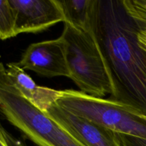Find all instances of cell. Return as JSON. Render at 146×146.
Listing matches in <instances>:
<instances>
[{
    "label": "cell",
    "mask_w": 146,
    "mask_h": 146,
    "mask_svg": "<svg viewBox=\"0 0 146 146\" xmlns=\"http://www.w3.org/2000/svg\"><path fill=\"white\" fill-rule=\"evenodd\" d=\"M16 36L15 14L9 0L0 1V39Z\"/></svg>",
    "instance_id": "30bf717a"
},
{
    "label": "cell",
    "mask_w": 146,
    "mask_h": 146,
    "mask_svg": "<svg viewBox=\"0 0 146 146\" xmlns=\"http://www.w3.org/2000/svg\"><path fill=\"white\" fill-rule=\"evenodd\" d=\"M9 3L15 14L16 36L40 32L64 22L57 0H9Z\"/></svg>",
    "instance_id": "8992f818"
},
{
    "label": "cell",
    "mask_w": 146,
    "mask_h": 146,
    "mask_svg": "<svg viewBox=\"0 0 146 146\" xmlns=\"http://www.w3.org/2000/svg\"><path fill=\"white\" fill-rule=\"evenodd\" d=\"M56 104L73 115L117 133L146 139L145 117L111 98L94 97L76 90H63Z\"/></svg>",
    "instance_id": "277c9868"
},
{
    "label": "cell",
    "mask_w": 146,
    "mask_h": 146,
    "mask_svg": "<svg viewBox=\"0 0 146 146\" xmlns=\"http://www.w3.org/2000/svg\"><path fill=\"white\" fill-rule=\"evenodd\" d=\"M123 2L138 28L146 31V0H123Z\"/></svg>",
    "instance_id": "8fae6325"
},
{
    "label": "cell",
    "mask_w": 146,
    "mask_h": 146,
    "mask_svg": "<svg viewBox=\"0 0 146 146\" xmlns=\"http://www.w3.org/2000/svg\"><path fill=\"white\" fill-rule=\"evenodd\" d=\"M3 127L0 124V146H9L3 133Z\"/></svg>",
    "instance_id": "9a60e30c"
},
{
    "label": "cell",
    "mask_w": 146,
    "mask_h": 146,
    "mask_svg": "<svg viewBox=\"0 0 146 146\" xmlns=\"http://www.w3.org/2000/svg\"><path fill=\"white\" fill-rule=\"evenodd\" d=\"M138 42L140 46L146 52V31L143 29H140L138 28V34H137Z\"/></svg>",
    "instance_id": "5bb4252c"
},
{
    "label": "cell",
    "mask_w": 146,
    "mask_h": 146,
    "mask_svg": "<svg viewBox=\"0 0 146 146\" xmlns=\"http://www.w3.org/2000/svg\"><path fill=\"white\" fill-rule=\"evenodd\" d=\"M17 65L37 75L47 78L65 76L70 78L66 58V46L64 38L33 43L28 46Z\"/></svg>",
    "instance_id": "5b68a950"
},
{
    "label": "cell",
    "mask_w": 146,
    "mask_h": 146,
    "mask_svg": "<svg viewBox=\"0 0 146 146\" xmlns=\"http://www.w3.org/2000/svg\"><path fill=\"white\" fill-rule=\"evenodd\" d=\"M0 111L36 145L86 146L24 98L11 82L2 63H0Z\"/></svg>",
    "instance_id": "7a4b0ae2"
},
{
    "label": "cell",
    "mask_w": 146,
    "mask_h": 146,
    "mask_svg": "<svg viewBox=\"0 0 146 146\" xmlns=\"http://www.w3.org/2000/svg\"><path fill=\"white\" fill-rule=\"evenodd\" d=\"M45 113L86 146H121L116 133L73 115L56 104Z\"/></svg>",
    "instance_id": "52a82bcc"
},
{
    "label": "cell",
    "mask_w": 146,
    "mask_h": 146,
    "mask_svg": "<svg viewBox=\"0 0 146 146\" xmlns=\"http://www.w3.org/2000/svg\"><path fill=\"white\" fill-rule=\"evenodd\" d=\"M6 70L11 82L21 95L41 112H46L62 96V91L37 85L17 63L8 64Z\"/></svg>",
    "instance_id": "ba28073f"
},
{
    "label": "cell",
    "mask_w": 146,
    "mask_h": 146,
    "mask_svg": "<svg viewBox=\"0 0 146 146\" xmlns=\"http://www.w3.org/2000/svg\"><path fill=\"white\" fill-rule=\"evenodd\" d=\"M116 135L121 146H146L145 138L117 133Z\"/></svg>",
    "instance_id": "7c38bea8"
},
{
    "label": "cell",
    "mask_w": 146,
    "mask_h": 146,
    "mask_svg": "<svg viewBox=\"0 0 146 146\" xmlns=\"http://www.w3.org/2000/svg\"><path fill=\"white\" fill-rule=\"evenodd\" d=\"M94 34L111 74V99L146 117V52L123 0H98Z\"/></svg>",
    "instance_id": "6da1fadb"
},
{
    "label": "cell",
    "mask_w": 146,
    "mask_h": 146,
    "mask_svg": "<svg viewBox=\"0 0 146 146\" xmlns=\"http://www.w3.org/2000/svg\"><path fill=\"white\" fill-rule=\"evenodd\" d=\"M3 133L9 146H27L24 141L16 138L4 128H3Z\"/></svg>",
    "instance_id": "4fadbf2b"
},
{
    "label": "cell",
    "mask_w": 146,
    "mask_h": 146,
    "mask_svg": "<svg viewBox=\"0 0 146 146\" xmlns=\"http://www.w3.org/2000/svg\"><path fill=\"white\" fill-rule=\"evenodd\" d=\"M61 36L66 46L69 78L80 91L98 98L112 96L113 84L94 32H84L64 23Z\"/></svg>",
    "instance_id": "3957f363"
},
{
    "label": "cell",
    "mask_w": 146,
    "mask_h": 146,
    "mask_svg": "<svg viewBox=\"0 0 146 146\" xmlns=\"http://www.w3.org/2000/svg\"><path fill=\"white\" fill-rule=\"evenodd\" d=\"M145 118H146V117H145Z\"/></svg>",
    "instance_id": "2e32d148"
},
{
    "label": "cell",
    "mask_w": 146,
    "mask_h": 146,
    "mask_svg": "<svg viewBox=\"0 0 146 146\" xmlns=\"http://www.w3.org/2000/svg\"><path fill=\"white\" fill-rule=\"evenodd\" d=\"M64 22L84 32H94L98 0H57Z\"/></svg>",
    "instance_id": "9c48e42d"
}]
</instances>
